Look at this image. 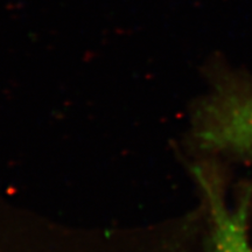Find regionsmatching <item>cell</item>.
<instances>
[{
    "mask_svg": "<svg viewBox=\"0 0 252 252\" xmlns=\"http://www.w3.org/2000/svg\"><path fill=\"white\" fill-rule=\"evenodd\" d=\"M194 140L200 149L229 154L252 153V89L222 77L197 104Z\"/></svg>",
    "mask_w": 252,
    "mask_h": 252,
    "instance_id": "cell-1",
    "label": "cell"
}]
</instances>
